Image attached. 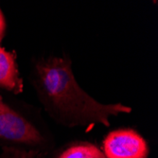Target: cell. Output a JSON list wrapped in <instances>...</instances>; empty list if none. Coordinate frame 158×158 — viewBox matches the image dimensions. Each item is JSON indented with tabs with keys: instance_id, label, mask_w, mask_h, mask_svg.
I'll return each mask as SVG.
<instances>
[{
	"instance_id": "obj_1",
	"label": "cell",
	"mask_w": 158,
	"mask_h": 158,
	"mask_svg": "<svg viewBox=\"0 0 158 158\" xmlns=\"http://www.w3.org/2000/svg\"><path fill=\"white\" fill-rule=\"evenodd\" d=\"M28 79L48 117L64 127H108L112 117L132 112L130 106L102 103L85 92L74 76L68 54L34 58Z\"/></svg>"
},
{
	"instance_id": "obj_2",
	"label": "cell",
	"mask_w": 158,
	"mask_h": 158,
	"mask_svg": "<svg viewBox=\"0 0 158 158\" xmlns=\"http://www.w3.org/2000/svg\"><path fill=\"white\" fill-rule=\"evenodd\" d=\"M0 139L16 144L20 149L40 154L54 146L50 130L42 118L41 110L24 103L13 107L0 96Z\"/></svg>"
},
{
	"instance_id": "obj_3",
	"label": "cell",
	"mask_w": 158,
	"mask_h": 158,
	"mask_svg": "<svg viewBox=\"0 0 158 158\" xmlns=\"http://www.w3.org/2000/svg\"><path fill=\"white\" fill-rule=\"evenodd\" d=\"M106 158H148V143L133 129H118L110 132L102 142Z\"/></svg>"
},
{
	"instance_id": "obj_4",
	"label": "cell",
	"mask_w": 158,
	"mask_h": 158,
	"mask_svg": "<svg viewBox=\"0 0 158 158\" xmlns=\"http://www.w3.org/2000/svg\"><path fill=\"white\" fill-rule=\"evenodd\" d=\"M0 87L15 95L21 94L24 89V83L19 74L15 54L1 47H0Z\"/></svg>"
},
{
	"instance_id": "obj_5",
	"label": "cell",
	"mask_w": 158,
	"mask_h": 158,
	"mask_svg": "<svg viewBox=\"0 0 158 158\" xmlns=\"http://www.w3.org/2000/svg\"><path fill=\"white\" fill-rule=\"evenodd\" d=\"M50 158H106L97 145L85 141L68 143L53 152Z\"/></svg>"
},
{
	"instance_id": "obj_6",
	"label": "cell",
	"mask_w": 158,
	"mask_h": 158,
	"mask_svg": "<svg viewBox=\"0 0 158 158\" xmlns=\"http://www.w3.org/2000/svg\"><path fill=\"white\" fill-rule=\"evenodd\" d=\"M38 152L33 151H27L17 147L4 146L0 152V158H37Z\"/></svg>"
},
{
	"instance_id": "obj_7",
	"label": "cell",
	"mask_w": 158,
	"mask_h": 158,
	"mask_svg": "<svg viewBox=\"0 0 158 158\" xmlns=\"http://www.w3.org/2000/svg\"><path fill=\"white\" fill-rule=\"evenodd\" d=\"M6 30H7V23L6 19L4 16V13L0 8V43L3 40L5 34H6Z\"/></svg>"
}]
</instances>
